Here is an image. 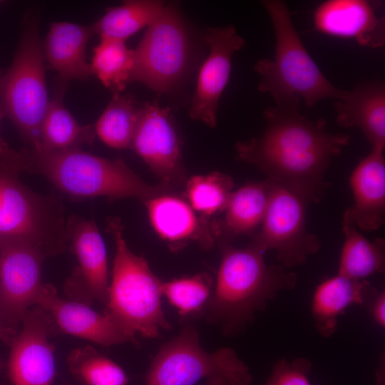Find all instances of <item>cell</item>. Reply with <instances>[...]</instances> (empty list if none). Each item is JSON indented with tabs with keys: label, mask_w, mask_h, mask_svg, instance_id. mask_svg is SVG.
<instances>
[{
	"label": "cell",
	"mask_w": 385,
	"mask_h": 385,
	"mask_svg": "<svg viewBox=\"0 0 385 385\" xmlns=\"http://www.w3.org/2000/svg\"><path fill=\"white\" fill-rule=\"evenodd\" d=\"M3 367H4V363H3L2 359L0 358V371H1Z\"/></svg>",
	"instance_id": "obj_35"
},
{
	"label": "cell",
	"mask_w": 385,
	"mask_h": 385,
	"mask_svg": "<svg viewBox=\"0 0 385 385\" xmlns=\"http://www.w3.org/2000/svg\"><path fill=\"white\" fill-rule=\"evenodd\" d=\"M297 275L280 265H267L263 252L248 246L235 248L227 242L212 295L207 320L227 334H237L280 291L290 289Z\"/></svg>",
	"instance_id": "obj_2"
},
{
	"label": "cell",
	"mask_w": 385,
	"mask_h": 385,
	"mask_svg": "<svg viewBox=\"0 0 385 385\" xmlns=\"http://www.w3.org/2000/svg\"><path fill=\"white\" fill-rule=\"evenodd\" d=\"M24 172L42 175L61 192L83 200L133 197L143 203L168 193L170 186L150 185L120 160H110L81 150H23Z\"/></svg>",
	"instance_id": "obj_3"
},
{
	"label": "cell",
	"mask_w": 385,
	"mask_h": 385,
	"mask_svg": "<svg viewBox=\"0 0 385 385\" xmlns=\"http://www.w3.org/2000/svg\"><path fill=\"white\" fill-rule=\"evenodd\" d=\"M165 4L155 0L125 1L119 6L106 10L92 25L94 34H98L101 38L125 41L143 28L148 27Z\"/></svg>",
	"instance_id": "obj_26"
},
{
	"label": "cell",
	"mask_w": 385,
	"mask_h": 385,
	"mask_svg": "<svg viewBox=\"0 0 385 385\" xmlns=\"http://www.w3.org/2000/svg\"><path fill=\"white\" fill-rule=\"evenodd\" d=\"M6 142L1 138H0V146H1L2 145H4Z\"/></svg>",
	"instance_id": "obj_36"
},
{
	"label": "cell",
	"mask_w": 385,
	"mask_h": 385,
	"mask_svg": "<svg viewBox=\"0 0 385 385\" xmlns=\"http://www.w3.org/2000/svg\"><path fill=\"white\" fill-rule=\"evenodd\" d=\"M365 0H329L314 11L315 29L324 34L354 39L360 46L381 48L385 43V19Z\"/></svg>",
	"instance_id": "obj_18"
},
{
	"label": "cell",
	"mask_w": 385,
	"mask_h": 385,
	"mask_svg": "<svg viewBox=\"0 0 385 385\" xmlns=\"http://www.w3.org/2000/svg\"><path fill=\"white\" fill-rule=\"evenodd\" d=\"M275 34L274 56L255 65L260 75L258 90L268 93L275 106L299 108L304 101L307 108L325 98L342 101L349 91L335 87L312 58L292 24L287 4L280 0H264Z\"/></svg>",
	"instance_id": "obj_4"
},
{
	"label": "cell",
	"mask_w": 385,
	"mask_h": 385,
	"mask_svg": "<svg viewBox=\"0 0 385 385\" xmlns=\"http://www.w3.org/2000/svg\"><path fill=\"white\" fill-rule=\"evenodd\" d=\"M204 39L210 53L200 68L189 113L192 119L214 128L218 102L230 78L232 55L245 42L232 25L207 28Z\"/></svg>",
	"instance_id": "obj_15"
},
{
	"label": "cell",
	"mask_w": 385,
	"mask_h": 385,
	"mask_svg": "<svg viewBox=\"0 0 385 385\" xmlns=\"http://www.w3.org/2000/svg\"><path fill=\"white\" fill-rule=\"evenodd\" d=\"M371 316L381 327L385 325V294L384 292L377 294L371 305Z\"/></svg>",
	"instance_id": "obj_33"
},
{
	"label": "cell",
	"mask_w": 385,
	"mask_h": 385,
	"mask_svg": "<svg viewBox=\"0 0 385 385\" xmlns=\"http://www.w3.org/2000/svg\"><path fill=\"white\" fill-rule=\"evenodd\" d=\"M168 193L144 203L154 230L171 250H180L190 241L207 249L220 240L219 221L198 216L188 202Z\"/></svg>",
	"instance_id": "obj_16"
},
{
	"label": "cell",
	"mask_w": 385,
	"mask_h": 385,
	"mask_svg": "<svg viewBox=\"0 0 385 385\" xmlns=\"http://www.w3.org/2000/svg\"><path fill=\"white\" fill-rule=\"evenodd\" d=\"M42 41L37 19L30 16L11 66L0 73V118L14 125L31 149L41 145V128L49 106Z\"/></svg>",
	"instance_id": "obj_7"
},
{
	"label": "cell",
	"mask_w": 385,
	"mask_h": 385,
	"mask_svg": "<svg viewBox=\"0 0 385 385\" xmlns=\"http://www.w3.org/2000/svg\"><path fill=\"white\" fill-rule=\"evenodd\" d=\"M270 180L245 185L233 192L220 220V240L227 242L234 237L253 232L264 219L270 197Z\"/></svg>",
	"instance_id": "obj_24"
},
{
	"label": "cell",
	"mask_w": 385,
	"mask_h": 385,
	"mask_svg": "<svg viewBox=\"0 0 385 385\" xmlns=\"http://www.w3.org/2000/svg\"><path fill=\"white\" fill-rule=\"evenodd\" d=\"M344 241L338 274L356 280L382 272L384 269V241L371 242L352 224L342 222Z\"/></svg>",
	"instance_id": "obj_25"
},
{
	"label": "cell",
	"mask_w": 385,
	"mask_h": 385,
	"mask_svg": "<svg viewBox=\"0 0 385 385\" xmlns=\"http://www.w3.org/2000/svg\"><path fill=\"white\" fill-rule=\"evenodd\" d=\"M46 257L29 240L0 237V320L6 327L17 330L28 310L36 305Z\"/></svg>",
	"instance_id": "obj_11"
},
{
	"label": "cell",
	"mask_w": 385,
	"mask_h": 385,
	"mask_svg": "<svg viewBox=\"0 0 385 385\" xmlns=\"http://www.w3.org/2000/svg\"><path fill=\"white\" fill-rule=\"evenodd\" d=\"M204 379L205 385H250L252 376L234 350L207 351L197 331L188 326L160 348L145 385H195Z\"/></svg>",
	"instance_id": "obj_8"
},
{
	"label": "cell",
	"mask_w": 385,
	"mask_h": 385,
	"mask_svg": "<svg viewBox=\"0 0 385 385\" xmlns=\"http://www.w3.org/2000/svg\"><path fill=\"white\" fill-rule=\"evenodd\" d=\"M263 115L265 131L260 137L238 142L237 158L310 202H319L328 187L325 171L332 159L349 145L350 136L330 133L324 118L311 120L299 108L269 106Z\"/></svg>",
	"instance_id": "obj_1"
},
{
	"label": "cell",
	"mask_w": 385,
	"mask_h": 385,
	"mask_svg": "<svg viewBox=\"0 0 385 385\" xmlns=\"http://www.w3.org/2000/svg\"><path fill=\"white\" fill-rule=\"evenodd\" d=\"M309 203L310 201L301 193L270 180L269 201L262 227L249 246L263 253L274 250L284 268L304 263L321 247L319 237L307 227Z\"/></svg>",
	"instance_id": "obj_10"
},
{
	"label": "cell",
	"mask_w": 385,
	"mask_h": 385,
	"mask_svg": "<svg viewBox=\"0 0 385 385\" xmlns=\"http://www.w3.org/2000/svg\"><path fill=\"white\" fill-rule=\"evenodd\" d=\"M14 337L7 362L12 385H52L56 377L54 346L59 334L51 314L38 305L28 310Z\"/></svg>",
	"instance_id": "obj_13"
},
{
	"label": "cell",
	"mask_w": 385,
	"mask_h": 385,
	"mask_svg": "<svg viewBox=\"0 0 385 385\" xmlns=\"http://www.w3.org/2000/svg\"><path fill=\"white\" fill-rule=\"evenodd\" d=\"M18 331L9 328L4 325L2 322L0 320V340L4 342L5 344L10 345L11 341L13 340L15 335L17 334Z\"/></svg>",
	"instance_id": "obj_34"
},
{
	"label": "cell",
	"mask_w": 385,
	"mask_h": 385,
	"mask_svg": "<svg viewBox=\"0 0 385 385\" xmlns=\"http://www.w3.org/2000/svg\"><path fill=\"white\" fill-rule=\"evenodd\" d=\"M23 151L7 143L0 147V237H16L40 247L47 257L62 253L68 245L66 220L61 199L42 195L26 185Z\"/></svg>",
	"instance_id": "obj_5"
},
{
	"label": "cell",
	"mask_w": 385,
	"mask_h": 385,
	"mask_svg": "<svg viewBox=\"0 0 385 385\" xmlns=\"http://www.w3.org/2000/svg\"><path fill=\"white\" fill-rule=\"evenodd\" d=\"M336 122L344 128H359L371 148L385 146V86L374 80L360 83L346 98L334 103Z\"/></svg>",
	"instance_id": "obj_20"
},
{
	"label": "cell",
	"mask_w": 385,
	"mask_h": 385,
	"mask_svg": "<svg viewBox=\"0 0 385 385\" xmlns=\"http://www.w3.org/2000/svg\"><path fill=\"white\" fill-rule=\"evenodd\" d=\"M190 40L175 4H165L147 27L134 50L130 82L138 81L158 93H168L185 74Z\"/></svg>",
	"instance_id": "obj_9"
},
{
	"label": "cell",
	"mask_w": 385,
	"mask_h": 385,
	"mask_svg": "<svg viewBox=\"0 0 385 385\" xmlns=\"http://www.w3.org/2000/svg\"><path fill=\"white\" fill-rule=\"evenodd\" d=\"M63 385H72V384H65Z\"/></svg>",
	"instance_id": "obj_37"
},
{
	"label": "cell",
	"mask_w": 385,
	"mask_h": 385,
	"mask_svg": "<svg viewBox=\"0 0 385 385\" xmlns=\"http://www.w3.org/2000/svg\"><path fill=\"white\" fill-rule=\"evenodd\" d=\"M133 62L134 50L125 41L101 38L93 49L91 66L106 87L118 93L130 83Z\"/></svg>",
	"instance_id": "obj_28"
},
{
	"label": "cell",
	"mask_w": 385,
	"mask_h": 385,
	"mask_svg": "<svg viewBox=\"0 0 385 385\" xmlns=\"http://www.w3.org/2000/svg\"><path fill=\"white\" fill-rule=\"evenodd\" d=\"M93 34L92 25L66 21L51 25L42 43L43 56L63 82L85 80L93 75L86 58V45Z\"/></svg>",
	"instance_id": "obj_21"
},
{
	"label": "cell",
	"mask_w": 385,
	"mask_h": 385,
	"mask_svg": "<svg viewBox=\"0 0 385 385\" xmlns=\"http://www.w3.org/2000/svg\"><path fill=\"white\" fill-rule=\"evenodd\" d=\"M212 279L207 274L175 278L162 283V293L182 317L207 308L212 292Z\"/></svg>",
	"instance_id": "obj_31"
},
{
	"label": "cell",
	"mask_w": 385,
	"mask_h": 385,
	"mask_svg": "<svg viewBox=\"0 0 385 385\" xmlns=\"http://www.w3.org/2000/svg\"><path fill=\"white\" fill-rule=\"evenodd\" d=\"M66 235L71 252L78 265L63 286L68 299L91 306L93 302L106 304L109 292L106 248L93 220L76 215L66 220Z\"/></svg>",
	"instance_id": "obj_12"
},
{
	"label": "cell",
	"mask_w": 385,
	"mask_h": 385,
	"mask_svg": "<svg viewBox=\"0 0 385 385\" xmlns=\"http://www.w3.org/2000/svg\"><path fill=\"white\" fill-rule=\"evenodd\" d=\"M383 151L371 148L349 177L354 203L344 212L342 222L363 230H376L384 221L385 160Z\"/></svg>",
	"instance_id": "obj_19"
},
{
	"label": "cell",
	"mask_w": 385,
	"mask_h": 385,
	"mask_svg": "<svg viewBox=\"0 0 385 385\" xmlns=\"http://www.w3.org/2000/svg\"><path fill=\"white\" fill-rule=\"evenodd\" d=\"M1 2V1H0Z\"/></svg>",
	"instance_id": "obj_38"
},
{
	"label": "cell",
	"mask_w": 385,
	"mask_h": 385,
	"mask_svg": "<svg viewBox=\"0 0 385 385\" xmlns=\"http://www.w3.org/2000/svg\"><path fill=\"white\" fill-rule=\"evenodd\" d=\"M107 229L114 240L115 254L103 313L135 337L158 338L162 330L170 327L162 307L163 282L143 257L129 249L120 219L108 218Z\"/></svg>",
	"instance_id": "obj_6"
},
{
	"label": "cell",
	"mask_w": 385,
	"mask_h": 385,
	"mask_svg": "<svg viewBox=\"0 0 385 385\" xmlns=\"http://www.w3.org/2000/svg\"><path fill=\"white\" fill-rule=\"evenodd\" d=\"M140 106L127 95L114 93L108 106L94 124L96 135L116 149L131 148Z\"/></svg>",
	"instance_id": "obj_27"
},
{
	"label": "cell",
	"mask_w": 385,
	"mask_h": 385,
	"mask_svg": "<svg viewBox=\"0 0 385 385\" xmlns=\"http://www.w3.org/2000/svg\"><path fill=\"white\" fill-rule=\"evenodd\" d=\"M131 148L170 186L186 182L180 140L169 108L157 102L140 106Z\"/></svg>",
	"instance_id": "obj_14"
},
{
	"label": "cell",
	"mask_w": 385,
	"mask_h": 385,
	"mask_svg": "<svg viewBox=\"0 0 385 385\" xmlns=\"http://www.w3.org/2000/svg\"><path fill=\"white\" fill-rule=\"evenodd\" d=\"M310 367L305 359L292 362L282 360L274 366L266 385H311L308 376Z\"/></svg>",
	"instance_id": "obj_32"
},
{
	"label": "cell",
	"mask_w": 385,
	"mask_h": 385,
	"mask_svg": "<svg viewBox=\"0 0 385 385\" xmlns=\"http://www.w3.org/2000/svg\"><path fill=\"white\" fill-rule=\"evenodd\" d=\"M234 186L232 179L212 172L194 175L186 180L185 197L192 208L207 217L225 210Z\"/></svg>",
	"instance_id": "obj_30"
},
{
	"label": "cell",
	"mask_w": 385,
	"mask_h": 385,
	"mask_svg": "<svg viewBox=\"0 0 385 385\" xmlns=\"http://www.w3.org/2000/svg\"><path fill=\"white\" fill-rule=\"evenodd\" d=\"M364 280L350 279L337 273L316 288L312 301V312L316 327L324 336L336 329L337 318L348 307L361 304L370 292Z\"/></svg>",
	"instance_id": "obj_22"
},
{
	"label": "cell",
	"mask_w": 385,
	"mask_h": 385,
	"mask_svg": "<svg viewBox=\"0 0 385 385\" xmlns=\"http://www.w3.org/2000/svg\"><path fill=\"white\" fill-rule=\"evenodd\" d=\"M66 362L80 385H126L128 378L115 362L87 345L75 349Z\"/></svg>",
	"instance_id": "obj_29"
},
{
	"label": "cell",
	"mask_w": 385,
	"mask_h": 385,
	"mask_svg": "<svg viewBox=\"0 0 385 385\" xmlns=\"http://www.w3.org/2000/svg\"><path fill=\"white\" fill-rule=\"evenodd\" d=\"M36 305L51 314L59 333L105 346L137 342L135 337L123 330L106 314L98 312L87 304L59 297L51 284H43Z\"/></svg>",
	"instance_id": "obj_17"
},
{
	"label": "cell",
	"mask_w": 385,
	"mask_h": 385,
	"mask_svg": "<svg viewBox=\"0 0 385 385\" xmlns=\"http://www.w3.org/2000/svg\"><path fill=\"white\" fill-rule=\"evenodd\" d=\"M64 83L56 91L44 116L41 128V145L37 150L62 151L80 148L94 141V124H80L63 102ZM36 150V149H34Z\"/></svg>",
	"instance_id": "obj_23"
}]
</instances>
